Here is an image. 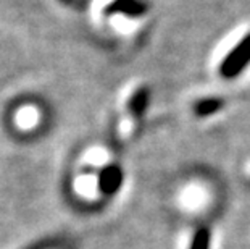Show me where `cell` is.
Segmentation results:
<instances>
[{
  "mask_svg": "<svg viewBox=\"0 0 250 249\" xmlns=\"http://www.w3.org/2000/svg\"><path fill=\"white\" fill-rule=\"evenodd\" d=\"M190 249H210V233L208 230L202 228L194 235Z\"/></svg>",
  "mask_w": 250,
  "mask_h": 249,
  "instance_id": "obj_3",
  "label": "cell"
},
{
  "mask_svg": "<svg viewBox=\"0 0 250 249\" xmlns=\"http://www.w3.org/2000/svg\"><path fill=\"white\" fill-rule=\"evenodd\" d=\"M121 183H123V170L118 165H107L100 170L97 188L104 194H115L121 188Z\"/></svg>",
  "mask_w": 250,
  "mask_h": 249,
  "instance_id": "obj_2",
  "label": "cell"
},
{
  "mask_svg": "<svg viewBox=\"0 0 250 249\" xmlns=\"http://www.w3.org/2000/svg\"><path fill=\"white\" fill-rule=\"evenodd\" d=\"M250 62V36H247L237 47H234L231 54H228L226 60L221 65V73L228 78L236 76L239 71Z\"/></svg>",
  "mask_w": 250,
  "mask_h": 249,
  "instance_id": "obj_1",
  "label": "cell"
},
{
  "mask_svg": "<svg viewBox=\"0 0 250 249\" xmlns=\"http://www.w3.org/2000/svg\"><path fill=\"white\" fill-rule=\"evenodd\" d=\"M17 120H18V125L20 126H23V128H31V126L36 123L37 113H36L34 109H23L18 113Z\"/></svg>",
  "mask_w": 250,
  "mask_h": 249,
  "instance_id": "obj_4",
  "label": "cell"
}]
</instances>
